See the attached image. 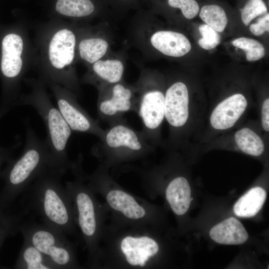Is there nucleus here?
<instances>
[{"label":"nucleus","mask_w":269,"mask_h":269,"mask_svg":"<svg viewBox=\"0 0 269 269\" xmlns=\"http://www.w3.org/2000/svg\"><path fill=\"white\" fill-rule=\"evenodd\" d=\"M63 175L47 167L21 194V210L67 235L76 233L72 203L61 182Z\"/></svg>","instance_id":"1"},{"label":"nucleus","mask_w":269,"mask_h":269,"mask_svg":"<svg viewBox=\"0 0 269 269\" xmlns=\"http://www.w3.org/2000/svg\"><path fill=\"white\" fill-rule=\"evenodd\" d=\"M49 150L47 141L39 138L26 126L25 146L21 155L10 159L1 172L4 185L0 194V206L4 209L15 199L48 167Z\"/></svg>","instance_id":"2"},{"label":"nucleus","mask_w":269,"mask_h":269,"mask_svg":"<svg viewBox=\"0 0 269 269\" xmlns=\"http://www.w3.org/2000/svg\"><path fill=\"white\" fill-rule=\"evenodd\" d=\"M18 105L31 106L42 118L46 129V140L49 150L48 167L64 175L72 165L68 157L67 146L72 131L59 110L39 87L31 95L21 98Z\"/></svg>","instance_id":"3"},{"label":"nucleus","mask_w":269,"mask_h":269,"mask_svg":"<svg viewBox=\"0 0 269 269\" xmlns=\"http://www.w3.org/2000/svg\"><path fill=\"white\" fill-rule=\"evenodd\" d=\"M72 170L76 176L74 181H67L65 187L71 197L75 223L77 222L89 252V264L98 257V241L100 229L99 207L89 185L83 183L82 175L77 167Z\"/></svg>","instance_id":"4"},{"label":"nucleus","mask_w":269,"mask_h":269,"mask_svg":"<svg viewBox=\"0 0 269 269\" xmlns=\"http://www.w3.org/2000/svg\"><path fill=\"white\" fill-rule=\"evenodd\" d=\"M18 232L23 240L49 258L57 269L79 268L73 245L63 233L43 223L24 220Z\"/></svg>","instance_id":"5"},{"label":"nucleus","mask_w":269,"mask_h":269,"mask_svg":"<svg viewBox=\"0 0 269 269\" xmlns=\"http://www.w3.org/2000/svg\"><path fill=\"white\" fill-rule=\"evenodd\" d=\"M100 139L93 147V154L112 161L142 155L151 147L141 132H136L123 120L111 125Z\"/></svg>","instance_id":"6"},{"label":"nucleus","mask_w":269,"mask_h":269,"mask_svg":"<svg viewBox=\"0 0 269 269\" xmlns=\"http://www.w3.org/2000/svg\"><path fill=\"white\" fill-rule=\"evenodd\" d=\"M57 108L73 132L88 133L103 137L105 130L78 103L70 93L55 87Z\"/></svg>","instance_id":"7"},{"label":"nucleus","mask_w":269,"mask_h":269,"mask_svg":"<svg viewBox=\"0 0 269 269\" xmlns=\"http://www.w3.org/2000/svg\"><path fill=\"white\" fill-rule=\"evenodd\" d=\"M164 104L165 94L154 89H145L136 101L135 112L143 126L141 133L150 144L165 118Z\"/></svg>","instance_id":"8"},{"label":"nucleus","mask_w":269,"mask_h":269,"mask_svg":"<svg viewBox=\"0 0 269 269\" xmlns=\"http://www.w3.org/2000/svg\"><path fill=\"white\" fill-rule=\"evenodd\" d=\"M112 85L107 93L102 92L97 103L98 117L110 125L122 121L124 113L136 110L132 90L119 82Z\"/></svg>","instance_id":"9"},{"label":"nucleus","mask_w":269,"mask_h":269,"mask_svg":"<svg viewBox=\"0 0 269 269\" xmlns=\"http://www.w3.org/2000/svg\"><path fill=\"white\" fill-rule=\"evenodd\" d=\"M189 94L182 82L172 84L165 93L164 116L170 126L178 128L187 122L189 116Z\"/></svg>","instance_id":"10"},{"label":"nucleus","mask_w":269,"mask_h":269,"mask_svg":"<svg viewBox=\"0 0 269 269\" xmlns=\"http://www.w3.org/2000/svg\"><path fill=\"white\" fill-rule=\"evenodd\" d=\"M76 37L68 29L56 32L51 38L48 47L50 64L56 72L60 73V81L63 82L62 72L70 65L74 58Z\"/></svg>","instance_id":"11"},{"label":"nucleus","mask_w":269,"mask_h":269,"mask_svg":"<svg viewBox=\"0 0 269 269\" xmlns=\"http://www.w3.org/2000/svg\"><path fill=\"white\" fill-rule=\"evenodd\" d=\"M120 248L130 265L140 267L145 266L159 251L157 242L147 235L126 236L121 240Z\"/></svg>","instance_id":"12"},{"label":"nucleus","mask_w":269,"mask_h":269,"mask_svg":"<svg viewBox=\"0 0 269 269\" xmlns=\"http://www.w3.org/2000/svg\"><path fill=\"white\" fill-rule=\"evenodd\" d=\"M248 102L242 94L236 93L221 102L211 113V126L218 130L229 129L236 123L246 110Z\"/></svg>","instance_id":"13"},{"label":"nucleus","mask_w":269,"mask_h":269,"mask_svg":"<svg viewBox=\"0 0 269 269\" xmlns=\"http://www.w3.org/2000/svg\"><path fill=\"white\" fill-rule=\"evenodd\" d=\"M23 43L19 35L10 33L6 35L2 41L1 70L3 76L9 80L18 78L22 68L21 57Z\"/></svg>","instance_id":"14"},{"label":"nucleus","mask_w":269,"mask_h":269,"mask_svg":"<svg viewBox=\"0 0 269 269\" xmlns=\"http://www.w3.org/2000/svg\"><path fill=\"white\" fill-rule=\"evenodd\" d=\"M152 46L163 54L180 57L187 54L191 49L188 39L182 33L170 30H160L150 37Z\"/></svg>","instance_id":"15"},{"label":"nucleus","mask_w":269,"mask_h":269,"mask_svg":"<svg viewBox=\"0 0 269 269\" xmlns=\"http://www.w3.org/2000/svg\"><path fill=\"white\" fill-rule=\"evenodd\" d=\"M108 204L128 219L137 220L147 215L145 209L131 195L120 189H112L106 194Z\"/></svg>","instance_id":"16"},{"label":"nucleus","mask_w":269,"mask_h":269,"mask_svg":"<svg viewBox=\"0 0 269 269\" xmlns=\"http://www.w3.org/2000/svg\"><path fill=\"white\" fill-rule=\"evenodd\" d=\"M209 235L215 242L223 245H240L246 242L248 234L242 224L234 217L214 226Z\"/></svg>","instance_id":"17"},{"label":"nucleus","mask_w":269,"mask_h":269,"mask_svg":"<svg viewBox=\"0 0 269 269\" xmlns=\"http://www.w3.org/2000/svg\"><path fill=\"white\" fill-rule=\"evenodd\" d=\"M165 195L171 209L177 215L186 213L193 199L189 184L182 176L175 178L169 183Z\"/></svg>","instance_id":"18"},{"label":"nucleus","mask_w":269,"mask_h":269,"mask_svg":"<svg viewBox=\"0 0 269 269\" xmlns=\"http://www.w3.org/2000/svg\"><path fill=\"white\" fill-rule=\"evenodd\" d=\"M14 268L18 269H57L50 260L33 245L23 240Z\"/></svg>","instance_id":"19"},{"label":"nucleus","mask_w":269,"mask_h":269,"mask_svg":"<svg viewBox=\"0 0 269 269\" xmlns=\"http://www.w3.org/2000/svg\"><path fill=\"white\" fill-rule=\"evenodd\" d=\"M267 198V192L261 187L251 188L234 204L233 210L238 217L250 218L261 209Z\"/></svg>","instance_id":"20"},{"label":"nucleus","mask_w":269,"mask_h":269,"mask_svg":"<svg viewBox=\"0 0 269 269\" xmlns=\"http://www.w3.org/2000/svg\"><path fill=\"white\" fill-rule=\"evenodd\" d=\"M235 140L241 150L250 155L260 156L265 149L262 139L249 128H244L237 131Z\"/></svg>","instance_id":"21"},{"label":"nucleus","mask_w":269,"mask_h":269,"mask_svg":"<svg viewBox=\"0 0 269 269\" xmlns=\"http://www.w3.org/2000/svg\"><path fill=\"white\" fill-rule=\"evenodd\" d=\"M93 71L101 80L109 84H115L121 80L124 67L123 63L118 59H100L93 63Z\"/></svg>","instance_id":"22"},{"label":"nucleus","mask_w":269,"mask_h":269,"mask_svg":"<svg viewBox=\"0 0 269 269\" xmlns=\"http://www.w3.org/2000/svg\"><path fill=\"white\" fill-rule=\"evenodd\" d=\"M108 47V43L103 38L84 39L79 45L80 56L83 60L93 64L105 55Z\"/></svg>","instance_id":"23"},{"label":"nucleus","mask_w":269,"mask_h":269,"mask_svg":"<svg viewBox=\"0 0 269 269\" xmlns=\"http://www.w3.org/2000/svg\"><path fill=\"white\" fill-rule=\"evenodd\" d=\"M95 7L90 0H57L56 10L62 15L82 17L90 15Z\"/></svg>","instance_id":"24"},{"label":"nucleus","mask_w":269,"mask_h":269,"mask_svg":"<svg viewBox=\"0 0 269 269\" xmlns=\"http://www.w3.org/2000/svg\"><path fill=\"white\" fill-rule=\"evenodd\" d=\"M201 19L218 32H223L228 23V19L224 9L216 4L206 5L199 12Z\"/></svg>","instance_id":"25"},{"label":"nucleus","mask_w":269,"mask_h":269,"mask_svg":"<svg viewBox=\"0 0 269 269\" xmlns=\"http://www.w3.org/2000/svg\"><path fill=\"white\" fill-rule=\"evenodd\" d=\"M233 45L243 50L247 60L253 62L259 60L265 55L264 45L258 40L246 37H239L232 41Z\"/></svg>","instance_id":"26"},{"label":"nucleus","mask_w":269,"mask_h":269,"mask_svg":"<svg viewBox=\"0 0 269 269\" xmlns=\"http://www.w3.org/2000/svg\"><path fill=\"white\" fill-rule=\"evenodd\" d=\"M24 214L20 211L13 215L2 214L0 216V249L5 239L18 232Z\"/></svg>","instance_id":"27"},{"label":"nucleus","mask_w":269,"mask_h":269,"mask_svg":"<svg viewBox=\"0 0 269 269\" xmlns=\"http://www.w3.org/2000/svg\"><path fill=\"white\" fill-rule=\"evenodd\" d=\"M268 13V8L263 0H248L241 9V19L246 26H248L255 18Z\"/></svg>","instance_id":"28"},{"label":"nucleus","mask_w":269,"mask_h":269,"mask_svg":"<svg viewBox=\"0 0 269 269\" xmlns=\"http://www.w3.org/2000/svg\"><path fill=\"white\" fill-rule=\"evenodd\" d=\"M199 31L202 37L198 40L199 46L205 50L215 48L220 43L221 37L218 32L207 24L199 26Z\"/></svg>","instance_id":"29"},{"label":"nucleus","mask_w":269,"mask_h":269,"mask_svg":"<svg viewBox=\"0 0 269 269\" xmlns=\"http://www.w3.org/2000/svg\"><path fill=\"white\" fill-rule=\"evenodd\" d=\"M168 4L181 9L184 16L188 19L195 17L198 13L199 6L195 0H168Z\"/></svg>","instance_id":"30"},{"label":"nucleus","mask_w":269,"mask_h":269,"mask_svg":"<svg viewBox=\"0 0 269 269\" xmlns=\"http://www.w3.org/2000/svg\"><path fill=\"white\" fill-rule=\"evenodd\" d=\"M250 31L256 36H261L265 32L269 31V14L259 18L256 23H252L249 27Z\"/></svg>","instance_id":"31"},{"label":"nucleus","mask_w":269,"mask_h":269,"mask_svg":"<svg viewBox=\"0 0 269 269\" xmlns=\"http://www.w3.org/2000/svg\"><path fill=\"white\" fill-rule=\"evenodd\" d=\"M262 125L264 130L269 131V99L267 98L262 107Z\"/></svg>","instance_id":"32"},{"label":"nucleus","mask_w":269,"mask_h":269,"mask_svg":"<svg viewBox=\"0 0 269 269\" xmlns=\"http://www.w3.org/2000/svg\"><path fill=\"white\" fill-rule=\"evenodd\" d=\"M10 110L7 108L0 106V120ZM12 149L6 148L0 145V153L11 152Z\"/></svg>","instance_id":"33"},{"label":"nucleus","mask_w":269,"mask_h":269,"mask_svg":"<svg viewBox=\"0 0 269 269\" xmlns=\"http://www.w3.org/2000/svg\"><path fill=\"white\" fill-rule=\"evenodd\" d=\"M11 159V152L0 153V176L1 174V168L3 163L5 162H7Z\"/></svg>","instance_id":"34"},{"label":"nucleus","mask_w":269,"mask_h":269,"mask_svg":"<svg viewBox=\"0 0 269 269\" xmlns=\"http://www.w3.org/2000/svg\"><path fill=\"white\" fill-rule=\"evenodd\" d=\"M2 208H1V207L0 206V215H2L3 213L2 212Z\"/></svg>","instance_id":"35"}]
</instances>
